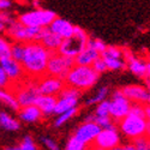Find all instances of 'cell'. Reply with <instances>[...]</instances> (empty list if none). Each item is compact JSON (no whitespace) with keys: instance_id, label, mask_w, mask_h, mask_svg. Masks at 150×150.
<instances>
[{"instance_id":"1","label":"cell","mask_w":150,"mask_h":150,"mask_svg":"<svg viewBox=\"0 0 150 150\" xmlns=\"http://www.w3.org/2000/svg\"><path fill=\"white\" fill-rule=\"evenodd\" d=\"M53 52L48 49L40 42H27L24 49V57L21 61L25 77L30 79H39L46 74L47 64L49 57Z\"/></svg>"},{"instance_id":"2","label":"cell","mask_w":150,"mask_h":150,"mask_svg":"<svg viewBox=\"0 0 150 150\" xmlns=\"http://www.w3.org/2000/svg\"><path fill=\"white\" fill-rule=\"evenodd\" d=\"M100 74L91 66L74 64L65 77V84L79 91H88L98 82Z\"/></svg>"},{"instance_id":"3","label":"cell","mask_w":150,"mask_h":150,"mask_svg":"<svg viewBox=\"0 0 150 150\" xmlns=\"http://www.w3.org/2000/svg\"><path fill=\"white\" fill-rule=\"evenodd\" d=\"M89 39H90L89 34L84 29H82L81 27L74 25L73 35L61 41V45L57 52L62 54V55H65V57L74 59L76 55L86 46Z\"/></svg>"},{"instance_id":"4","label":"cell","mask_w":150,"mask_h":150,"mask_svg":"<svg viewBox=\"0 0 150 150\" xmlns=\"http://www.w3.org/2000/svg\"><path fill=\"white\" fill-rule=\"evenodd\" d=\"M120 133L129 141H134L139 137L146 136V120L145 117L129 113L125 118L118 121Z\"/></svg>"},{"instance_id":"5","label":"cell","mask_w":150,"mask_h":150,"mask_svg":"<svg viewBox=\"0 0 150 150\" xmlns=\"http://www.w3.org/2000/svg\"><path fill=\"white\" fill-rule=\"evenodd\" d=\"M43 28H36V27H25L23 24L15 19L10 24V27L6 29L5 34L11 41L13 42H39Z\"/></svg>"},{"instance_id":"6","label":"cell","mask_w":150,"mask_h":150,"mask_svg":"<svg viewBox=\"0 0 150 150\" xmlns=\"http://www.w3.org/2000/svg\"><path fill=\"white\" fill-rule=\"evenodd\" d=\"M57 17V13L52 10H46L37 7L35 10L23 12L18 16V19L23 25L25 27H36V28H48L54 18Z\"/></svg>"},{"instance_id":"7","label":"cell","mask_w":150,"mask_h":150,"mask_svg":"<svg viewBox=\"0 0 150 150\" xmlns=\"http://www.w3.org/2000/svg\"><path fill=\"white\" fill-rule=\"evenodd\" d=\"M13 89V94L17 98V102L19 107H25L34 105L37 96L40 95L39 89H37V81L36 79H30L25 82H21L18 84H15L12 86Z\"/></svg>"},{"instance_id":"8","label":"cell","mask_w":150,"mask_h":150,"mask_svg":"<svg viewBox=\"0 0 150 150\" xmlns=\"http://www.w3.org/2000/svg\"><path fill=\"white\" fill-rule=\"evenodd\" d=\"M74 65V60L72 58L65 57L58 52H53L49 57L48 64H47V74L65 79L66 74L71 70V67Z\"/></svg>"},{"instance_id":"9","label":"cell","mask_w":150,"mask_h":150,"mask_svg":"<svg viewBox=\"0 0 150 150\" xmlns=\"http://www.w3.org/2000/svg\"><path fill=\"white\" fill-rule=\"evenodd\" d=\"M81 96H82V91L72 88V86L65 85L64 89L57 96V105L54 109V114L58 115L60 113H64L66 110L78 107Z\"/></svg>"},{"instance_id":"10","label":"cell","mask_w":150,"mask_h":150,"mask_svg":"<svg viewBox=\"0 0 150 150\" xmlns=\"http://www.w3.org/2000/svg\"><path fill=\"white\" fill-rule=\"evenodd\" d=\"M121 144V136L117 127L101 129L90 144L94 150H110Z\"/></svg>"},{"instance_id":"11","label":"cell","mask_w":150,"mask_h":150,"mask_svg":"<svg viewBox=\"0 0 150 150\" xmlns=\"http://www.w3.org/2000/svg\"><path fill=\"white\" fill-rule=\"evenodd\" d=\"M132 102L124 95L121 89H118L113 93L110 100V108H109V115L113 119L114 122L120 121L122 118H125L131 109Z\"/></svg>"},{"instance_id":"12","label":"cell","mask_w":150,"mask_h":150,"mask_svg":"<svg viewBox=\"0 0 150 150\" xmlns=\"http://www.w3.org/2000/svg\"><path fill=\"white\" fill-rule=\"evenodd\" d=\"M65 85L66 84L64 79L51 76V74L47 73L37 79V89H39V93L41 95L58 96Z\"/></svg>"},{"instance_id":"13","label":"cell","mask_w":150,"mask_h":150,"mask_svg":"<svg viewBox=\"0 0 150 150\" xmlns=\"http://www.w3.org/2000/svg\"><path fill=\"white\" fill-rule=\"evenodd\" d=\"M0 66H1L5 71V73L7 74V77L11 82V88L15 84H18L21 82H23L24 77H25V73H24L23 66L19 61L15 60L13 58H5L0 60Z\"/></svg>"},{"instance_id":"14","label":"cell","mask_w":150,"mask_h":150,"mask_svg":"<svg viewBox=\"0 0 150 150\" xmlns=\"http://www.w3.org/2000/svg\"><path fill=\"white\" fill-rule=\"evenodd\" d=\"M124 58L126 61V67L134 76L146 79L148 78V60L136 57L131 52L124 49Z\"/></svg>"},{"instance_id":"15","label":"cell","mask_w":150,"mask_h":150,"mask_svg":"<svg viewBox=\"0 0 150 150\" xmlns=\"http://www.w3.org/2000/svg\"><path fill=\"white\" fill-rule=\"evenodd\" d=\"M100 131H101V127L95 121H84L74 130L72 136H74L77 139H79L84 144L90 145Z\"/></svg>"},{"instance_id":"16","label":"cell","mask_w":150,"mask_h":150,"mask_svg":"<svg viewBox=\"0 0 150 150\" xmlns=\"http://www.w3.org/2000/svg\"><path fill=\"white\" fill-rule=\"evenodd\" d=\"M121 91L132 103H148L150 100V94L146 86L139 84H130L121 88Z\"/></svg>"},{"instance_id":"17","label":"cell","mask_w":150,"mask_h":150,"mask_svg":"<svg viewBox=\"0 0 150 150\" xmlns=\"http://www.w3.org/2000/svg\"><path fill=\"white\" fill-rule=\"evenodd\" d=\"M48 29L53 31L54 34H57L58 36H60L62 40L64 39H67V37L72 36L73 35V30H74V25L69 22L67 19L65 18H60V17H55L54 21L49 24Z\"/></svg>"},{"instance_id":"18","label":"cell","mask_w":150,"mask_h":150,"mask_svg":"<svg viewBox=\"0 0 150 150\" xmlns=\"http://www.w3.org/2000/svg\"><path fill=\"white\" fill-rule=\"evenodd\" d=\"M43 114L41 113V110L37 108L35 105L21 107L18 109V118L21 121L27 122V124H34L37 122L42 119Z\"/></svg>"},{"instance_id":"19","label":"cell","mask_w":150,"mask_h":150,"mask_svg":"<svg viewBox=\"0 0 150 150\" xmlns=\"http://www.w3.org/2000/svg\"><path fill=\"white\" fill-rule=\"evenodd\" d=\"M101 55L96 49L90 47L89 45H86L82 51L76 55L74 58V64L76 65H83V66H91L93 62Z\"/></svg>"},{"instance_id":"20","label":"cell","mask_w":150,"mask_h":150,"mask_svg":"<svg viewBox=\"0 0 150 150\" xmlns=\"http://www.w3.org/2000/svg\"><path fill=\"white\" fill-rule=\"evenodd\" d=\"M61 41H62L61 37L58 36L57 34H54L53 31H51L48 28H43L41 37L39 40V42L42 43L48 51H51V52H57L58 51L60 45H61Z\"/></svg>"},{"instance_id":"21","label":"cell","mask_w":150,"mask_h":150,"mask_svg":"<svg viewBox=\"0 0 150 150\" xmlns=\"http://www.w3.org/2000/svg\"><path fill=\"white\" fill-rule=\"evenodd\" d=\"M37 108L41 110L43 115H52L54 114V109L57 105V96L51 95H39L34 103Z\"/></svg>"},{"instance_id":"22","label":"cell","mask_w":150,"mask_h":150,"mask_svg":"<svg viewBox=\"0 0 150 150\" xmlns=\"http://www.w3.org/2000/svg\"><path fill=\"white\" fill-rule=\"evenodd\" d=\"M0 129H4L5 131H18L21 129V120L12 117L6 112H0Z\"/></svg>"},{"instance_id":"23","label":"cell","mask_w":150,"mask_h":150,"mask_svg":"<svg viewBox=\"0 0 150 150\" xmlns=\"http://www.w3.org/2000/svg\"><path fill=\"white\" fill-rule=\"evenodd\" d=\"M0 103L8 107L12 110H18L21 108L15 94L7 89H0Z\"/></svg>"},{"instance_id":"24","label":"cell","mask_w":150,"mask_h":150,"mask_svg":"<svg viewBox=\"0 0 150 150\" xmlns=\"http://www.w3.org/2000/svg\"><path fill=\"white\" fill-rule=\"evenodd\" d=\"M3 150H37V145L31 136H25L16 146H8Z\"/></svg>"},{"instance_id":"25","label":"cell","mask_w":150,"mask_h":150,"mask_svg":"<svg viewBox=\"0 0 150 150\" xmlns=\"http://www.w3.org/2000/svg\"><path fill=\"white\" fill-rule=\"evenodd\" d=\"M77 113H78V107L72 108V109H70V110L64 112V113L58 114V117H57L55 120H54V126H55V127H61L62 125L66 124L69 120H71L72 118L76 117Z\"/></svg>"},{"instance_id":"26","label":"cell","mask_w":150,"mask_h":150,"mask_svg":"<svg viewBox=\"0 0 150 150\" xmlns=\"http://www.w3.org/2000/svg\"><path fill=\"white\" fill-rule=\"evenodd\" d=\"M108 94H109V88L108 86H101L97 91H96V94L94 95V96H91L90 98H88L85 101V105L86 106H93V105H97L98 102H101V101H103V100H106L107 98V96H108Z\"/></svg>"},{"instance_id":"27","label":"cell","mask_w":150,"mask_h":150,"mask_svg":"<svg viewBox=\"0 0 150 150\" xmlns=\"http://www.w3.org/2000/svg\"><path fill=\"white\" fill-rule=\"evenodd\" d=\"M11 47L12 42L8 37L0 35V60L11 57Z\"/></svg>"},{"instance_id":"28","label":"cell","mask_w":150,"mask_h":150,"mask_svg":"<svg viewBox=\"0 0 150 150\" xmlns=\"http://www.w3.org/2000/svg\"><path fill=\"white\" fill-rule=\"evenodd\" d=\"M24 49H25V43L23 42H13L11 47V58H13L17 61H22L24 57Z\"/></svg>"},{"instance_id":"29","label":"cell","mask_w":150,"mask_h":150,"mask_svg":"<svg viewBox=\"0 0 150 150\" xmlns=\"http://www.w3.org/2000/svg\"><path fill=\"white\" fill-rule=\"evenodd\" d=\"M109 108H110V101H108L106 98L96 105L94 114L96 117H110L109 115Z\"/></svg>"},{"instance_id":"30","label":"cell","mask_w":150,"mask_h":150,"mask_svg":"<svg viewBox=\"0 0 150 150\" xmlns=\"http://www.w3.org/2000/svg\"><path fill=\"white\" fill-rule=\"evenodd\" d=\"M86 149H88V145L81 142L79 139H77L74 136H71L64 150H86Z\"/></svg>"},{"instance_id":"31","label":"cell","mask_w":150,"mask_h":150,"mask_svg":"<svg viewBox=\"0 0 150 150\" xmlns=\"http://www.w3.org/2000/svg\"><path fill=\"white\" fill-rule=\"evenodd\" d=\"M15 21L8 12L6 11H0V33H5L6 29L10 27V24Z\"/></svg>"},{"instance_id":"32","label":"cell","mask_w":150,"mask_h":150,"mask_svg":"<svg viewBox=\"0 0 150 150\" xmlns=\"http://www.w3.org/2000/svg\"><path fill=\"white\" fill-rule=\"evenodd\" d=\"M41 143H42V145H43V148H45L46 150H60L58 143H57L53 138L48 137V136L41 137Z\"/></svg>"},{"instance_id":"33","label":"cell","mask_w":150,"mask_h":150,"mask_svg":"<svg viewBox=\"0 0 150 150\" xmlns=\"http://www.w3.org/2000/svg\"><path fill=\"white\" fill-rule=\"evenodd\" d=\"M86 45H89L90 47H93L94 49H96V51H97L100 54H101V53L105 51V48L107 47V45H106L102 40H100V39H94V37H90Z\"/></svg>"},{"instance_id":"34","label":"cell","mask_w":150,"mask_h":150,"mask_svg":"<svg viewBox=\"0 0 150 150\" xmlns=\"http://www.w3.org/2000/svg\"><path fill=\"white\" fill-rule=\"evenodd\" d=\"M132 143L137 150H149V137L148 136L139 137V138L132 141Z\"/></svg>"},{"instance_id":"35","label":"cell","mask_w":150,"mask_h":150,"mask_svg":"<svg viewBox=\"0 0 150 150\" xmlns=\"http://www.w3.org/2000/svg\"><path fill=\"white\" fill-rule=\"evenodd\" d=\"M91 67L98 73V74H101V73H103V72H106V71H108V69H107V65H106V62H105V60L101 58V55H100L94 62H93V65H91Z\"/></svg>"},{"instance_id":"36","label":"cell","mask_w":150,"mask_h":150,"mask_svg":"<svg viewBox=\"0 0 150 150\" xmlns=\"http://www.w3.org/2000/svg\"><path fill=\"white\" fill-rule=\"evenodd\" d=\"M11 82L7 77V74L5 73L4 69L0 66V89H7V88H11Z\"/></svg>"},{"instance_id":"37","label":"cell","mask_w":150,"mask_h":150,"mask_svg":"<svg viewBox=\"0 0 150 150\" xmlns=\"http://www.w3.org/2000/svg\"><path fill=\"white\" fill-rule=\"evenodd\" d=\"M131 114H136V115H141L144 117V105L143 103H132L131 105V109H130Z\"/></svg>"},{"instance_id":"38","label":"cell","mask_w":150,"mask_h":150,"mask_svg":"<svg viewBox=\"0 0 150 150\" xmlns=\"http://www.w3.org/2000/svg\"><path fill=\"white\" fill-rule=\"evenodd\" d=\"M144 117L146 120V136L150 137V103L144 105Z\"/></svg>"},{"instance_id":"39","label":"cell","mask_w":150,"mask_h":150,"mask_svg":"<svg viewBox=\"0 0 150 150\" xmlns=\"http://www.w3.org/2000/svg\"><path fill=\"white\" fill-rule=\"evenodd\" d=\"M110 150H137L136 149V146L133 145V143L131 142V143H127V144H124V145H118V146H115V148H113V149H110Z\"/></svg>"},{"instance_id":"40","label":"cell","mask_w":150,"mask_h":150,"mask_svg":"<svg viewBox=\"0 0 150 150\" xmlns=\"http://www.w3.org/2000/svg\"><path fill=\"white\" fill-rule=\"evenodd\" d=\"M12 5L11 0H0V11H7Z\"/></svg>"},{"instance_id":"41","label":"cell","mask_w":150,"mask_h":150,"mask_svg":"<svg viewBox=\"0 0 150 150\" xmlns=\"http://www.w3.org/2000/svg\"><path fill=\"white\" fill-rule=\"evenodd\" d=\"M149 150H150V137H149Z\"/></svg>"},{"instance_id":"42","label":"cell","mask_w":150,"mask_h":150,"mask_svg":"<svg viewBox=\"0 0 150 150\" xmlns=\"http://www.w3.org/2000/svg\"><path fill=\"white\" fill-rule=\"evenodd\" d=\"M86 150H94L93 148H88V149H86Z\"/></svg>"}]
</instances>
